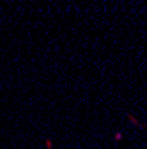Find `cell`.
Listing matches in <instances>:
<instances>
[{"label":"cell","mask_w":147,"mask_h":149,"mask_svg":"<svg viewBox=\"0 0 147 149\" xmlns=\"http://www.w3.org/2000/svg\"><path fill=\"white\" fill-rule=\"evenodd\" d=\"M130 121H131V123H133L135 126H138V128H144V126H145V124H142V123H138V121H137V119H135L133 116H130Z\"/></svg>","instance_id":"cell-1"}]
</instances>
